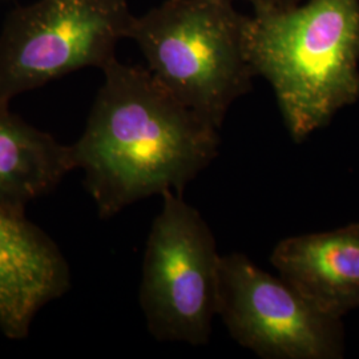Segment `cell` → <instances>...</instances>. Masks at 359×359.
<instances>
[{"mask_svg":"<svg viewBox=\"0 0 359 359\" xmlns=\"http://www.w3.org/2000/svg\"><path fill=\"white\" fill-rule=\"evenodd\" d=\"M72 145L100 218L154 194H182L217 156L216 126L179 102L148 68L112 59Z\"/></svg>","mask_w":359,"mask_h":359,"instance_id":"cell-1","label":"cell"},{"mask_svg":"<svg viewBox=\"0 0 359 359\" xmlns=\"http://www.w3.org/2000/svg\"><path fill=\"white\" fill-rule=\"evenodd\" d=\"M248 60L269 81L295 142L359 100V0H305L248 15Z\"/></svg>","mask_w":359,"mask_h":359,"instance_id":"cell-2","label":"cell"},{"mask_svg":"<svg viewBox=\"0 0 359 359\" xmlns=\"http://www.w3.org/2000/svg\"><path fill=\"white\" fill-rule=\"evenodd\" d=\"M246 22L233 0H165L135 16L128 39L165 90L221 129L256 76L245 47Z\"/></svg>","mask_w":359,"mask_h":359,"instance_id":"cell-3","label":"cell"},{"mask_svg":"<svg viewBox=\"0 0 359 359\" xmlns=\"http://www.w3.org/2000/svg\"><path fill=\"white\" fill-rule=\"evenodd\" d=\"M161 197L145 245L140 306L157 341L201 346L218 316L222 256L205 219L182 194Z\"/></svg>","mask_w":359,"mask_h":359,"instance_id":"cell-4","label":"cell"},{"mask_svg":"<svg viewBox=\"0 0 359 359\" xmlns=\"http://www.w3.org/2000/svg\"><path fill=\"white\" fill-rule=\"evenodd\" d=\"M133 20L128 0H36L13 10L0 34V108L79 69H103Z\"/></svg>","mask_w":359,"mask_h":359,"instance_id":"cell-5","label":"cell"},{"mask_svg":"<svg viewBox=\"0 0 359 359\" xmlns=\"http://www.w3.org/2000/svg\"><path fill=\"white\" fill-rule=\"evenodd\" d=\"M218 316L234 341L266 359H338L342 320L241 253L221 257Z\"/></svg>","mask_w":359,"mask_h":359,"instance_id":"cell-6","label":"cell"},{"mask_svg":"<svg viewBox=\"0 0 359 359\" xmlns=\"http://www.w3.org/2000/svg\"><path fill=\"white\" fill-rule=\"evenodd\" d=\"M69 286L60 248L25 212L0 205V333L27 338L39 313Z\"/></svg>","mask_w":359,"mask_h":359,"instance_id":"cell-7","label":"cell"},{"mask_svg":"<svg viewBox=\"0 0 359 359\" xmlns=\"http://www.w3.org/2000/svg\"><path fill=\"white\" fill-rule=\"evenodd\" d=\"M270 261L280 277L337 318L359 309V224L287 237Z\"/></svg>","mask_w":359,"mask_h":359,"instance_id":"cell-8","label":"cell"},{"mask_svg":"<svg viewBox=\"0 0 359 359\" xmlns=\"http://www.w3.org/2000/svg\"><path fill=\"white\" fill-rule=\"evenodd\" d=\"M76 169L72 145L0 108V205L25 212Z\"/></svg>","mask_w":359,"mask_h":359,"instance_id":"cell-9","label":"cell"},{"mask_svg":"<svg viewBox=\"0 0 359 359\" xmlns=\"http://www.w3.org/2000/svg\"><path fill=\"white\" fill-rule=\"evenodd\" d=\"M253 10L257 8H273V10H285L301 4L305 0H248Z\"/></svg>","mask_w":359,"mask_h":359,"instance_id":"cell-10","label":"cell"}]
</instances>
